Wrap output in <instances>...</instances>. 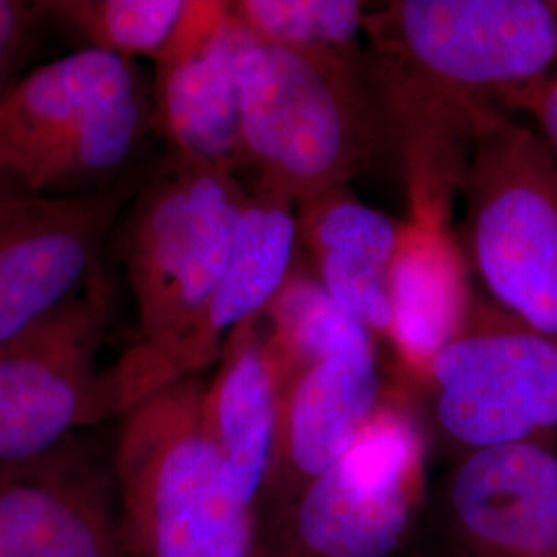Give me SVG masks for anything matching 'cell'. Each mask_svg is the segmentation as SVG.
<instances>
[{"instance_id": "6da1fadb", "label": "cell", "mask_w": 557, "mask_h": 557, "mask_svg": "<svg viewBox=\"0 0 557 557\" xmlns=\"http://www.w3.org/2000/svg\"><path fill=\"white\" fill-rule=\"evenodd\" d=\"M366 79L409 215L448 220L479 135L557 62L541 0H398L366 15Z\"/></svg>"}, {"instance_id": "7a4b0ae2", "label": "cell", "mask_w": 557, "mask_h": 557, "mask_svg": "<svg viewBox=\"0 0 557 557\" xmlns=\"http://www.w3.org/2000/svg\"><path fill=\"white\" fill-rule=\"evenodd\" d=\"M246 197L234 174L170 151L122 211L119 255L140 338L106 368L116 418L176 380L227 269Z\"/></svg>"}, {"instance_id": "3957f363", "label": "cell", "mask_w": 557, "mask_h": 557, "mask_svg": "<svg viewBox=\"0 0 557 557\" xmlns=\"http://www.w3.org/2000/svg\"><path fill=\"white\" fill-rule=\"evenodd\" d=\"M202 376L119 418L112 465L126 557H267L262 517L225 478L205 425Z\"/></svg>"}, {"instance_id": "277c9868", "label": "cell", "mask_w": 557, "mask_h": 557, "mask_svg": "<svg viewBox=\"0 0 557 557\" xmlns=\"http://www.w3.org/2000/svg\"><path fill=\"white\" fill-rule=\"evenodd\" d=\"M151 128L153 89L139 64L77 50L27 73L0 103V184L50 199L98 193Z\"/></svg>"}, {"instance_id": "5b68a950", "label": "cell", "mask_w": 557, "mask_h": 557, "mask_svg": "<svg viewBox=\"0 0 557 557\" xmlns=\"http://www.w3.org/2000/svg\"><path fill=\"white\" fill-rule=\"evenodd\" d=\"M239 133L257 188L299 205L345 186L382 143L361 64L310 59L248 34L238 57Z\"/></svg>"}, {"instance_id": "8992f818", "label": "cell", "mask_w": 557, "mask_h": 557, "mask_svg": "<svg viewBox=\"0 0 557 557\" xmlns=\"http://www.w3.org/2000/svg\"><path fill=\"white\" fill-rule=\"evenodd\" d=\"M428 438L405 388L388 384L358 442L264 518L267 557H395L425 502Z\"/></svg>"}, {"instance_id": "52a82bcc", "label": "cell", "mask_w": 557, "mask_h": 557, "mask_svg": "<svg viewBox=\"0 0 557 557\" xmlns=\"http://www.w3.org/2000/svg\"><path fill=\"white\" fill-rule=\"evenodd\" d=\"M469 255L494 304L557 343V156L499 116L465 172Z\"/></svg>"}, {"instance_id": "ba28073f", "label": "cell", "mask_w": 557, "mask_h": 557, "mask_svg": "<svg viewBox=\"0 0 557 557\" xmlns=\"http://www.w3.org/2000/svg\"><path fill=\"white\" fill-rule=\"evenodd\" d=\"M112 310L114 287L100 267L79 294L0 345V467L119 419L98 368Z\"/></svg>"}, {"instance_id": "9c48e42d", "label": "cell", "mask_w": 557, "mask_h": 557, "mask_svg": "<svg viewBox=\"0 0 557 557\" xmlns=\"http://www.w3.org/2000/svg\"><path fill=\"white\" fill-rule=\"evenodd\" d=\"M419 388L440 434L465 453L554 440L557 343L496 304L478 301Z\"/></svg>"}, {"instance_id": "30bf717a", "label": "cell", "mask_w": 557, "mask_h": 557, "mask_svg": "<svg viewBox=\"0 0 557 557\" xmlns=\"http://www.w3.org/2000/svg\"><path fill=\"white\" fill-rule=\"evenodd\" d=\"M135 193L122 180L66 199L0 193V345L79 294Z\"/></svg>"}, {"instance_id": "8fae6325", "label": "cell", "mask_w": 557, "mask_h": 557, "mask_svg": "<svg viewBox=\"0 0 557 557\" xmlns=\"http://www.w3.org/2000/svg\"><path fill=\"white\" fill-rule=\"evenodd\" d=\"M0 557H126L112 446L87 430L0 467Z\"/></svg>"}, {"instance_id": "7c38bea8", "label": "cell", "mask_w": 557, "mask_h": 557, "mask_svg": "<svg viewBox=\"0 0 557 557\" xmlns=\"http://www.w3.org/2000/svg\"><path fill=\"white\" fill-rule=\"evenodd\" d=\"M246 38L232 2L188 0L153 60V119L170 151L234 174L246 168L239 133L238 57Z\"/></svg>"}, {"instance_id": "4fadbf2b", "label": "cell", "mask_w": 557, "mask_h": 557, "mask_svg": "<svg viewBox=\"0 0 557 557\" xmlns=\"http://www.w3.org/2000/svg\"><path fill=\"white\" fill-rule=\"evenodd\" d=\"M467 557H557V450L529 440L465 453L442 492Z\"/></svg>"}, {"instance_id": "5bb4252c", "label": "cell", "mask_w": 557, "mask_h": 557, "mask_svg": "<svg viewBox=\"0 0 557 557\" xmlns=\"http://www.w3.org/2000/svg\"><path fill=\"white\" fill-rule=\"evenodd\" d=\"M386 391L376 351L326 359L285 384L262 520L349 453Z\"/></svg>"}, {"instance_id": "9a60e30c", "label": "cell", "mask_w": 557, "mask_h": 557, "mask_svg": "<svg viewBox=\"0 0 557 557\" xmlns=\"http://www.w3.org/2000/svg\"><path fill=\"white\" fill-rule=\"evenodd\" d=\"M478 299L448 220L400 221L391 271V335L407 384L425 380L434 359L465 331Z\"/></svg>"}, {"instance_id": "2e32d148", "label": "cell", "mask_w": 557, "mask_h": 557, "mask_svg": "<svg viewBox=\"0 0 557 557\" xmlns=\"http://www.w3.org/2000/svg\"><path fill=\"white\" fill-rule=\"evenodd\" d=\"M283 391L262 320L242 324L227 338L218 372L207 382L202 409L225 478L260 517L275 462Z\"/></svg>"}, {"instance_id": "e0dca14e", "label": "cell", "mask_w": 557, "mask_h": 557, "mask_svg": "<svg viewBox=\"0 0 557 557\" xmlns=\"http://www.w3.org/2000/svg\"><path fill=\"white\" fill-rule=\"evenodd\" d=\"M400 221L337 186L298 209V238L331 298L376 341L391 335V271Z\"/></svg>"}, {"instance_id": "ac0fdd59", "label": "cell", "mask_w": 557, "mask_h": 557, "mask_svg": "<svg viewBox=\"0 0 557 557\" xmlns=\"http://www.w3.org/2000/svg\"><path fill=\"white\" fill-rule=\"evenodd\" d=\"M294 202L252 188L239 215L227 269L195 335L176 363V380L200 376L220 361L232 333L259 319L289 275L298 250Z\"/></svg>"}, {"instance_id": "d6986e66", "label": "cell", "mask_w": 557, "mask_h": 557, "mask_svg": "<svg viewBox=\"0 0 557 557\" xmlns=\"http://www.w3.org/2000/svg\"><path fill=\"white\" fill-rule=\"evenodd\" d=\"M283 384L345 354L376 351V338L324 289L312 267L296 259L260 314Z\"/></svg>"}, {"instance_id": "ffe728a7", "label": "cell", "mask_w": 557, "mask_h": 557, "mask_svg": "<svg viewBox=\"0 0 557 557\" xmlns=\"http://www.w3.org/2000/svg\"><path fill=\"white\" fill-rule=\"evenodd\" d=\"M250 36L310 59L361 64L366 11L356 0H238L232 2Z\"/></svg>"}, {"instance_id": "44dd1931", "label": "cell", "mask_w": 557, "mask_h": 557, "mask_svg": "<svg viewBox=\"0 0 557 557\" xmlns=\"http://www.w3.org/2000/svg\"><path fill=\"white\" fill-rule=\"evenodd\" d=\"M188 0H41L46 17L85 46L116 59L160 57L178 29Z\"/></svg>"}, {"instance_id": "7402d4cb", "label": "cell", "mask_w": 557, "mask_h": 557, "mask_svg": "<svg viewBox=\"0 0 557 557\" xmlns=\"http://www.w3.org/2000/svg\"><path fill=\"white\" fill-rule=\"evenodd\" d=\"M44 20L41 2L0 0V103L25 77Z\"/></svg>"}, {"instance_id": "603a6c76", "label": "cell", "mask_w": 557, "mask_h": 557, "mask_svg": "<svg viewBox=\"0 0 557 557\" xmlns=\"http://www.w3.org/2000/svg\"><path fill=\"white\" fill-rule=\"evenodd\" d=\"M508 110H524L537 120L539 135L557 156V71L518 91Z\"/></svg>"}, {"instance_id": "cb8c5ba5", "label": "cell", "mask_w": 557, "mask_h": 557, "mask_svg": "<svg viewBox=\"0 0 557 557\" xmlns=\"http://www.w3.org/2000/svg\"><path fill=\"white\" fill-rule=\"evenodd\" d=\"M0 193H15V190H11L9 186H4V184H0ZM20 195V193H17Z\"/></svg>"}, {"instance_id": "d4e9b609", "label": "cell", "mask_w": 557, "mask_h": 557, "mask_svg": "<svg viewBox=\"0 0 557 557\" xmlns=\"http://www.w3.org/2000/svg\"><path fill=\"white\" fill-rule=\"evenodd\" d=\"M552 4H554V9H556V11H557V0H556V2H552ZM554 71H557V62H556V69H554Z\"/></svg>"}]
</instances>
